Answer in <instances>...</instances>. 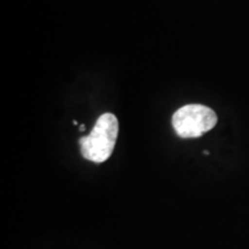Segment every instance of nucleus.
Segmentation results:
<instances>
[{
    "label": "nucleus",
    "mask_w": 249,
    "mask_h": 249,
    "mask_svg": "<svg viewBox=\"0 0 249 249\" xmlns=\"http://www.w3.org/2000/svg\"><path fill=\"white\" fill-rule=\"evenodd\" d=\"M86 128H85V124H80V130L81 132H83V130H85Z\"/></svg>",
    "instance_id": "obj_3"
},
{
    "label": "nucleus",
    "mask_w": 249,
    "mask_h": 249,
    "mask_svg": "<svg viewBox=\"0 0 249 249\" xmlns=\"http://www.w3.org/2000/svg\"><path fill=\"white\" fill-rule=\"evenodd\" d=\"M216 112L200 104L180 107L172 117L173 128L181 139L200 138L217 124Z\"/></svg>",
    "instance_id": "obj_2"
},
{
    "label": "nucleus",
    "mask_w": 249,
    "mask_h": 249,
    "mask_svg": "<svg viewBox=\"0 0 249 249\" xmlns=\"http://www.w3.org/2000/svg\"><path fill=\"white\" fill-rule=\"evenodd\" d=\"M119 133V123L112 113L98 118L89 135L80 139V149L83 158L92 163H104L111 157Z\"/></svg>",
    "instance_id": "obj_1"
}]
</instances>
